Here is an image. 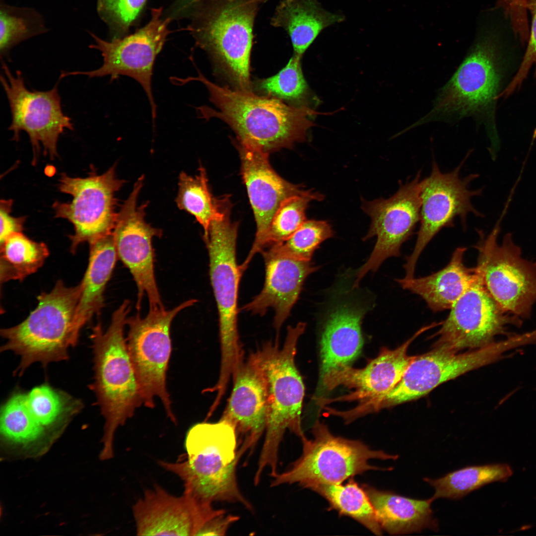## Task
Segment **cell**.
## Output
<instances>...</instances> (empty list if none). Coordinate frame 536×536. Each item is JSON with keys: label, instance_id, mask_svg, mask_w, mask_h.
<instances>
[{"label": "cell", "instance_id": "cell-1", "mask_svg": "<svg viewBox=\"0 0 536 536\" xmlns=\"http://www.w3.org/2000/svg\"><path fill=\"white\" fill-rule=\"evenodd\" d=\"M196 77L179 78L180 84L192 81L202 83L215 109L207 106L197 108L200 118H216L235 132L237 140L268 153L283 148H291L305 141L307 133L315 125L311 118L323 113L306 106H294L268 96L220 86L206 78L199 70Z\"/></svg>", "mask_w": 536, "mask_h": 536}, {"label": "cell", "instance_id": "cell-2", "mask_svg": "<svg viewBox=\"0 0 536 536\" xmlns=\"http://www.w3.org/2000/svg\"><path fill=\"white\" fill-rule=\"evenodd\" d=\"M233 428L220 420L205 421L192 426L185 441L186 454L176 462L159 461L158 464L179 477L184 492L203 501L238 503L250 511L253 507L241 492L237 479L236 467L248 447L238 450Z\"/></svg>", "mask_w": 536, "mask_h": 536}, {"label": "cell", "instance_id": "cell-3", "mask_svg": "<svg viewBox=\"0 0 536 536\" xmlns=\"http://www.w3.org/2000/svg\"><path fill=\"white\" fill-rule=\"evenodd\" d=\"M130 309V302L124 300L112 314L108 328L104 331L99 323L92 329L90 336L94 371L91 389L105 419L103 448L100 454L102 460L113 457V441L117 428L143 404L124 334Z\"/></svg>", "mask_w": 536, "mask_h": 536}, {"label": "cell", "instance_id": "cell-4", "mask_svg": "<svg viewBox=\"0 0 536 536\" xmlns=\"http://www.w3.org/2000/svg\"><path fill=\"white\" fill-rule=\"evenodd\" d=\"M305 328L303 322L289 326L281 348L276 339L255 352L264 376L268 402L266 435L254 476L256 482L267 468L271 477L278 473L279 446L287 429L300 438L305 436L301 418L305 387L295 358L298 339Z\"/></svg>", "mask_w": 536, "mask_h": 536}, {"label": "cell", "instance_id": "cell-5", "mask_svg": "<svg viewBox=\"0 0 536 536\" xmlns=\"http://www.w3.org/2000/svg\"><path fill=\"white\" fill-rule=\"evenodd\" d=\"M498 52L493 34L477 37L438 91L429 111L403 131L434 122L453 125L466 118L489 128L501 81Z\"/></svg>", "mask_w": 536, "mask_h": 536}, {"label": "cell", "instance_id": "cell-6", "mask_svg": "<svg viewBox=\"0 0 536 536\" xmlns=\"http://www.w3.org/2000/svg\"><path fill=\"white\" fill-rule=\"evenodd\" d=\"M81 290L80 283L68 287L59 280L52 290L38 296L37 306L23 322L0 330L5 340L0 350L20 357L15 374H23L36 362L46 366L68 358V349L79 337L74 318Z\"/></svg>", "mask_w": 536, "mask_h": 536}, {"label": "cell", "instance_id": "cell-7", "mask_svg": "<svg viewBox=\"0 0 536 536\" xmlns=\"http://www.w3.org/2000/svg\"><path fill=\"white\" fill-rule=\"evenodd\" d=\"M528 343L525 334H515L504 340L464 353L433 347L415 356L399 383L386 395L364 401L362 409L368 414L417 400L443 383L501 360L509 350Z\"/></svg>", "mask_w": 536, "mask_h": 536}, {"label": "cell", "instance_id": "cell-8", "mask_svg": "<svg viewBox=\"0 0 536 536\" xmlns=\"http://www.w3.org/2000/svg\"><path fill=\"white\" fill-rule=\"evenodd\" d=\"M313 438H301L302 453L285 471L272 477L270 486L297 483L303 488L339 484L370 470L383 469L369 463L370 459L396 460L398 456L373 450L358 440L335 436L317 420L312 430Z\"/></svg>", "mask_w": 536, "mask_h": 536}, {"label": "cell", "instance_id": "cell-9", "mask_svg": "<svg viewBox=\"0 0 536 536\" xmlns=\"http://www.w3.org/2000/svg\"><path fill=\"white\" fill-rule=\"evenodd\" d=\"M231 205H226L211 221L206 244L209 275L219 318L221 346L220 372L231 374L243 360L237 318L239 285L242 276L236 261L238 223L230 218Z\"/></svg>", "mask_w": 536, "mask_h": 536}, {"label": "cell", "instance_id": "cell-10", "mask_svg": "<svg viewBox=\"0 0 536 536\" xmlns=\"http://www.w3.org/2000/svg\"><path fill=\"white\" fill-rule=\"evenodd\" d=\"M258 1L220 0L201 16L194 35L215 69L235 89L252 91L250 58Z\"/></svg>", "mask_w": 536, "mask_h": 536}, {"label": "cell", "instance_id": "cell-11", "mask_svg": "<svg viewBox=\"0 0 536 536\" xmlns=\"http://www.w3.org/2000/svg\"><path fill=\"white\" fill-rule=\"evenodd\" d=\"M499 223L487 236L477 230L475 268L487 291L504 311L528 319L536 302V262L522 257L511 233L504 235L501 245L498 243Z\"/></svg>", "mask_w": 536, "mask_h": 536}, {"label": "cell", "instance_id": "cell-12", "mask_svg": "<svg viewBox=\"0 0 536 536\" xmlns=\"http://www.w3.org/2000/svg\"><path fill=\"white\" fill-rule=\"evenodd\" d=\"M189 299L170 310H149L146 316L139 314L127 319L129 327L126 339L129 354L139 385L143 405L153 408L154 400L161 401L166 413L176 422L166 386V374L172 345L170 328L177 315L193 305Z\"/></svg>", "mask_w": 536, "mask_h": 536}, {"label": "cell", "instance_id": "cell-13", "mask_svg": "<svg viewBox=\"0 0 536 536\" xmlns=\"http://www.w3.org/2000/svg\"><path fill=\"white\" fill-rule=\"evenodd\" d=\"M116 167L115 164L101 175L92 171L84 178L61 174L59 189L72 200L55 201L53 208L56 217L66 219L73 226L74 233L69 236L71 252L83 243L90 244L112 233L118 212L115 195L125 183L117 177Z\"/></svg>", "mask_w": 536, "mask_h": 536}, {"label": "cell", "instance_id": "cell-14", "mask_svg": "<svg viewBox=\"0 0 536 536\" xmlns=\"http://www.w3.org/2000/svg\"><path fill=\"white\" fill-rule=\"evenodd\" d=\"M162 11L161 7L152 8L149 22L134 33L124 37L106 41L89 32L94 41L89 48L101 53L102 66L91 71L63 72L60 77L75 75H84L89 78L110 76L112 79L120 75L130 77L144 90L154 120L156 105L152 93L153 70L156 57L171 32L168 29L170 19H163Z\"/></svg>", "mask_w": 536, "mask_h": 536}, {"label": "cell", "instance_id": "cell-15", "mask_svg": "<svg viewBox=\"0 0 536 536\" xmlns=\"http://www.w3.org/2000/svg\"><path fill=\"white\" fill-rule=\"evenodd\" d=\"M464 159L459 166L448 173L442 172L433 160L429 176L421 181V205L419 228L412 253L403 266L406 278L414 277L416 265L420 254L427 244L443 228L454 226L458 217L464 228L467 216L473 213L482 217L472 205V197L481 195L482 189L471 190L470 182L478 175L470 174L463 178L460 173Z\"/></svg>", "mask_w": 536, "mask_h": 536}, {"label": "cell", "instance_id": "cell-16", "mask_svg": "<svg viewBox=\"0 0 536 536\" xmlns=\"http://www.w3.org/2000/svg\"><path fill=\"white\" fill-rule=\"evenodd\" d=\"M0 80L9 103L11 122L8 130L12 139L19 140L24 131L28 134L36 162L41 146L51 159L58 156L57 143L66 130H73L71 119L62 110L58 84L48 91L30 90L20 71L15 75L2 63Z\"/></svg>", "mask_w": 536, "mask_h": 536}, {"label": "cell", "instance_id": "cell-17", "mask_svg": "<svg viewBox=\"0 0 536 536\" xmlns=\"http://www.w3.org/2000/svg\"><path fill=\"white\" fill-rule=\"evenodd\" d=\"M447 318L433 336H437L433 347L456 352L475 349L494 342L499 335L510 336L507 327H521L522 319L504 311L478 280L450 309Z\"/></svg>", "mask_w": 536, "mask_h": 536}, {"label": "cell", "instance_id": "cell-18", "mask_svg": "<svg viewBox=\"0 0 536 536\" xmlns=\"http://www.w3.org/2000/svg\"><path fill=\"white\" fill-rule=\"evenodd\" d=\"M420 171L415 177L401 184L391 197L372 201L363 200L362 208L371 219L366 240L376 236L373 250L356 274L353 288L369 271H376L383 262L398 257L402 244L412 235L420 218L421 181Z\"/></svg>", "mask_w": 536, "mask_h": 536}, {"label": "cell", "instance_id": "cell-19", "mask_svg": "<svg viewBox=\"0 0 536 536\" xmlns=\"http://www.w3.org/2000/svg\"><path fill=\"white\" fill-rule=\"evenodd\" d=\"M144 176L134 184L132 191L118 212L112 234L117 257L127 267L137 288L136 308L139 310L144 295L149 310L165 308L156 283L152 240L162 235V231L145 220L147 202L138 205Z\"/></svg>", "mask_w": 536, "mask_h": 536}, {"label": "cell", "instance_id": "cell-20", "mask_svg": "<svg viewBox=\"0 0 536 536\" xmlns=\"http://www.w3.org/2000/svg\"><path fill=\"white\" fill-rule=\"evenodd\" d=\"M132 510L138 536H197L209 519L226 512L187 493L173 495L157 484Z\"/></svg>", "mask_w": 536, "mask_h": 536}, {"label": "cell", "instance_id": "cell-21", "mask_svg": "<svg viewBox=\"0 0 536 536\" xmlns=\"http://www.w3.org/2000/svg\"><path fill=\"white\" fill-rule=\"evenodd\" d=\"M241 171L257 225L252 248L243 264L246 269L253 257L263 248L265 237L275 212L287 199L306 193L302 185L281 177L271 166L269 154L237 140Z\"/></svg>", "mask_w": 536, "mask_h": 536}, {"label": "cell", "instance_id": "cell-22", "mask_svg": "<svg viewBox=\"0 0 536 536\" xmlns=\"http://www.w3.org/2000/svg\"><path fill=\"white\" fill-rule=\"evenodd\" d=\"M437 325L433 322L422 327L396 349L383 347L377 357L363 368L350 366L320 381L322 389L326 391L340 385L354 389L350 394L334 399H321V402L325 405L337 401H361L386 395L401 380L415 357L407 354L410 344L423 333Z\"/></svg>", "mask_w": 536, "mask_h": 536}, {"label": "cell", "instance_id": "cell-23", "mask_svg": "<svg viewBox=\"0 0 536 536\" xmlns=\"http://www.w3.org/2000/svg\"><path fill=\"white\" fill-rule=\"evenodd\" d=\"M233 386L220 419L234 429L240 443L253 450L266 431L267 392L264 376L255 353L238 367L232 376Z\"/></svg>", "mask_w": 536, "mask_h": 536}, {"label": "cell", "instance_id": "cell-24", "mask_svg": "<svg viewBox=\"0 0 536 536\" xmlns=\"http://www.w3.org/2000/svg\"><path fill=\"white\" fill-rule=\"evenodd\" d=\"M266 274L260 293L242 310L264 315L268 309L274 311V327L278 332L298 299L306 277L318 267L310 261L275 257L264 258Z\"/></svg>", "mask_w": 536, "mask_h": 536}, {"label": "cell", "instance_id": "cell-25", "mask_svg": "<svg viewBox=\"0 0 536 536\" xmlns=\"http://www.w3.org/2000/svg\"><path fill=\"white\" fill-rule=\"evenodd\" d=\"M367 310L344 303L334 308L325 321L320 341V381L351 366L364 343L362 320Z\"/></svg>", "mask_w": 536, "mask_h": 536}, {"label": "cell", "instance_id": "cell-26", "mask_svg": "<svg viewBox=\"0 0 536 536\" xmlns=\"http://www.w3.org/2000/svg\"><path fill=\"white\" fill-rule=\"evenodd\" d=\"M466 250L465 247L457 248L448 265L435 273L396 280L403 289L423 299L432 311L450 309L479 278L475 267L468 268L463 262Z\"/></svg>", "mask_w": 536, "mask_h": 536}, {"label": "cell", "instance_id": "cell-27", "mask_svg": "<svg viewBox=\"0 0 536 536\" xmlns=\"http://www.w3.org/2000/svg\"><path fill=\"white\" fill-rule=\"evenodd\" d=\"M376 512L382 529L391 535L420 532L426 529H438L431 508L430 498L420 500L363 485Z\"/></svg>", "mask_w": 536, "mask_h": 536}, {"label": "cell", "instance_id": "cell-28", "mask_svg": "<svg viewBox=\"0 0 536 536\" xmlns=\"http://www.w3.org/2000/svg\"><path fill=\"white\" fill-rule=\"evenodd\" d=\"M344 19V15L328 10L319 0H282L271 24L287 32L294 55L302 57L320 33Z\"/></svg>", "mask_w": 536, "mask_h": 536}, {"label": "cell", "instance_id": "cell-29", "mask_svg": "<svg viewBox=\"0 0 536 536\" xmlns=\"http://www.w3.org/2000/svg\"><path fill=\"white\" fill-rule=\"evenodd\" d=\"M88 267L80 282L81 290L74 318L80 334L82 328L104 306V293L117 261L113 234L89 244Z\"/></svg>", "mask_w": 536, "mask_h": 536}, {"label": "cell", "instance_id": "cell-30", "mask_svg": "<svg viewBox=\"0 0 536 536\" xmlns=\"http://www.w3.org/2000/svg\"><path fill=\"white\" fill-rule=\"evenodd\" d=\"M513 473L507 464H496L466 467L438 478H424L435 490L430 498L459 499L487 484L504 481Z\"/></svg>", "mask_w": 536, "mask_h": 536}, {"label": "cell", "instance_id": "cell-31", "mask_svg": "<svg viewBox=\"0 0 536 536\" xmlns=\"http://www.w3.org/2000/svg\"><path fill=\"white\" fill-rule=\"evenodd\" d=\"M0 281L22 280L36 272L49 255L47 246L22 232L14 233L0 245Z\"/></svg>", "mask_w": 536, "mask_h": 536}, {"label": "cell", "instance_id": "cell-32", "mask_svg": "<svg viewBox=\"0 0 536 536\" xmlns=\"http://www.w3.org/2000/svg\"><path fill=\"white\" fill-rule=\"evenodd\" d=\"M310 489L325 498L330 508L340 515L353 519L376 535L382 534L383 529L369 497L353 479L345 485H318Z\"/></svg>", "mask_w": 536, "mask_h": 536}, {"label": "cell", "instance_id": "cell-33", "mask_svg": "<svg viewBox=\"0 0 536 536\" xmlns=\"http://www.w3.org/2000/svg\"><path fill=\"white\" fill-rule=\"evenodd\" d=\"M178 207L193 215L203 227L204 238L210 223L221 212V199L214 198L209 190L206 173L203 167L193 177L182 172L179 175Z\"/></svg>", "mask_w": 536, "mask_h": 536}, {"label": "cell", "instance_id": "cell-34", "mask_svg": "<svg viewBox=\"0 0 536 536\" xmlns=\"http://www.w3.org/2000/svg\"><path fill=\"white\" fill-rule=\"evenodd\" d=\"M44 16L35 9L0 3V53L6 57L15 46L48 32Z\"/></svg>", "mask_w": 536, "mask_h": 536}, {"label": "cell", "instance_id": "cell-35", "mask_svg": "<svg viewBox=\"0 0 536 536\" xmlns=\"http://www.w3.org/2000/svg\"><path fill=\"white\" fill-rule=\"evenodd\" d=\"M334 236L331 225L326 221L306 220L288 239L264 249V258L283 257L310 261L320 245Z\"/></svg>", "mask_w": 536, "mask_h": 536}, {"label": "cell", "instance_id": "cell-36", "mask_svg": "<svg viewBox=\"0 0 536 536\" xmlns=\"http://www.w3.org/2000/svg\"><path fill=\"white\" fill-rule=\"evenodd\" d=\"M44 429L32 414L25 394H13L1 408L0 433L9 441L28 443L37 440Z\"/></svg>", "mask_w": 536, "mask_h": 536}, {"label": "cell", "instance_id": "cell-37", "mask_svg": "<svg viewBox=\"0 0 536 536\" xmlns=\"http://www.w3.org/2000/svg\"><path fill=\"white\" fill-rule=\"evenodd\" d=\"M323 199V195L308 190L283 201L270 222L262 251L288 239L306 220V211L309 203Z\"/></svg>", "mask_w": 536, "mask_h": 536}, {"label": "cell", "instance_id": "cell-38", "mask_svg": "<svg viewBox=\"0 0 536 536\" xmlns=\"http://www.w3.org/2000/svg\"><path fill=\"white\" fill-rule=\"evenodd\" d=\"M301 58L293 55L286 65L276 74L258 81L257 88L266 96L282 101H301L306 97L309 89L302 71Z\"/></svg>", "mask_w": 536, "mask_h": 536}, {"label": "cell", "instance_id": "cell-39", "mask_svg": "<svg viewBox=\"0 0 536 536\" xmlns=\"http://www.w3.org/2000/svg\"><path fill=\"white\" fill-rule=\"evenodd\" d=\"M27 404L35 419L45 428L66 413L75 412L71 398L47 385L33 388L26 394Z\"/></svg>", "mask_w": 536, "mask_h": 536}, {"label": "cell", "instance_id": "cell-40", "mask_svg": "<svg viewBox=\"0 0 536 536\" xmlns=\"http://www.w3.org/2000/svg\"><path fill=\"white\" fill-rule=\"evenodd\" d=\"M147 0H96L100 18L117 34L127 31L137 18Z\"/></svg>", "mask_w": 536, "mask_h": 536}, {"label": "cell", "instance_id": "cell-41", "mask_svg": "<svg viewBox=\"0 0 536 536\" xmlns=\"http://www.w3.org/2000/svg\"><path fill=\"white\" fill-rule=\"evenodd\" d=\"M526 5L532 16L528 46L516 74L506 88L500 93V97H507L519 88L527 77L531 67L534 65L536 66V0H527Z\"/></svg>", "mask_w": 536, "mask_h": 536}, {"label": "cell", "instance_id": "cell-42", "mask_svg": "<svg viewBox=\"0 0 536 536\" xmlns=\"http://www.w3.org/2000/svg\"><path fill=\"white\" fill-rule=\"evenodd\" d=\"M13 200H1L0 202V245L10 235L22 232L26 217H16L10 214L12 211Z\"/></svg>", "mask_w": 536, "mask_h": 536}, {"label": "cell", "instance_id": "cell-43", "mask_svg": "<svg viewBox=\"0 0 536 536\" xmlns=\"http://www.w3.org/2000/svg\"><path fill=\"white\" fill-rule=\"evenodd\" d=\"M239 519L238 516L226 515V512H224L206 522L197 536H225L230 526Z\"/></svg>", "mask_w": 536, "mask_h": 536}, {"label": "cell", "instance_id": "cell-44", "mask_svg": "<svg viewBox=\"0 0 536 536\" xmlns=\"http://www.w3.org/2000/svg\"><path fill=\"white\" fill-rule=\"evenodd\" d=\"M510 0L511 1H512V2H522V1H524V0Z\"/></svg>", "mask_w": 536, "mask_h": 536}, {"label": "cell", "instance_id": "cell-45", "mask_svg": "<svg viewBox=\"0 0 536 536\" xmlns=\"http://www.w3.org/2000/svg\"><path fill=\"white\" fill-rule=\"evenodd\" d=\"M257 0V1L259 2V1H262L263 0Z\"/></svg>", "mask_w": 536, "mask_h": 536}]
</instances>
